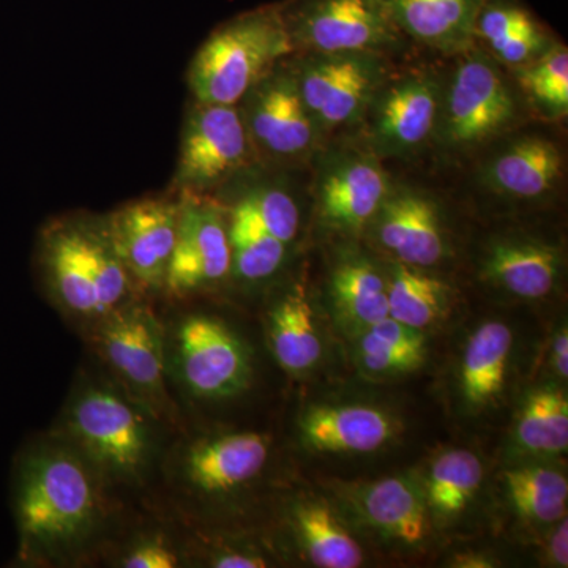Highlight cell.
Wrapping results in <instances>:
<instances>
[{
    "label": "cell",
    "mask_w": 568,
    "mask_h": 568,
    "mask_svg": "<svg viewBox=\"0 0 568 568\" xmlns=\"http://www.w3.org/2000/svg\"><path fill=\"white\" fill-rule=\"evenodd\" d=\"M106 484L69 444L54 436L22 459L17 519L22 552L39 562H65L103 528Z\"/></svg>",
    "instance_id": "6da1fadb"
},
{
    "label": "cell",
    "mask_w": 568,
    "mask_h": 568,
    "mask_svg": "<svg viewBox=\"0 0 568 568\" xmlns=\"http://www.w3.org/2000/svg\"><path fill=\"white\" fill-rule=\"evenodd\" d=\"M39 264L52 302L84 328L141 294L99 216L48 223L40 234Z\"/></svg>",
    "instance_id": "7a4b0ae2"
},
{
    "label": "cell",
    "mask_w": 568,
    "mask_h": 568,
    "mask_svg": "<svg viewBox=\"0 0 568 568\" xmlns=\"http://www.w3.org/2000/svg\"><path fill=\"white\" fill-rule=\"evenodd\" d=\"M155 417L115 384L84 381L74 388L59 424L69 444L106 487L141 485L155 459Z\"/></svg>",
    "instance_id": "3957f363"
},
{
    "label": "cell",
    "mask_w": 568,
    "mask_h": 568,
    "mask_svg": "<svg viewBox=\"0 0 568 568\" xmlns=\"http://www.w3.org/2000/svg\"><path fill=\"white\" fill-rule=\"evenodd\" d=\"M294 52L278 6L246 11L216 28L190 63L194 102L239 104L246 92Z\"/></svg>",
    "instance_id": "277c9868"
},
{
    "label": "cell",
    "mask_w": 568,
    "mask_h": 568,
    "mask_svg": "<svg viewBox=\"0 0 568 568\" xmlns=\"http://www.w3.org/2000/svg\"><path fill=\"white\" fill-rule=\"evenodd\" d=\"M115 383L153 417L173 416L168 394L166 327L140 297L85 328Z\"/></svg>",
    "instance_id": "5b68a950"
},
{
    "label": "cell",
    "mask_w": 568,
    "mask_h": 568,
    "mask_svg": "<svg viewBox=\"0 0 568 568\" xmlns=\"http://www.w3.org/2000/svg\"><path fill=\"white\" fill-rule=\"evenodd\" d=\"M168 373L186 394L203 402L233 398L248 388L253 362L248 346L220 317L182 316L168 334Z\"/></svg>",
    "instance_id": "8992f818"
},
{
    "label": "cell",
    "mask_w": 568,
    "mask_h": 568,
    "mask_svg": "<svg viewBox=\"0 0 568 568\" xmlns=\"http://www.w3.org/2000/svg\"><path fill=\"white\" fill-rule=\"evenodd\" d=\"M294 51H398L406 37L383 0H284L278 3Z\"/></svg>",
    "instance_id": "52a82bcc"
},
{
    "label": "cell",
    "mask_w": 568,
    "mask_h": 568,
    "mask_svg": "<svg viewBox=\"0 0 568 568\" xmlns=\"http://www.w3.org/2000/svg\"><path fill=\"white\" fill-rule=\"evenodd\" d=\"M517 114V99L496 62L474 52L443 88L435 138L446 149L466 151L506 132Z\"/></svg>",
    "instance_id": "ba28073f"
},
{
    "label": "cell",
    "mask_w": 568,
    "mask_h": 568,
    "mask_svg": "<svg viewBox=\"0 0 568 568\" xmlns=\"http://www.w3.org/2000/svg\"><path fill=\"white\" fill-rule=\"evenodd\" d=\"M293 73L320 130L361 121L387 81L386 62L376 52H310Z\"/></svg>",
    "instance_id": "9c48e42d"
},
{
    "label": "cell",
    "mask_w": 568,
    "mask_h": 568,
    "mask_svg": "<svg viewBox=\"0 0 568 568\" xmlns=\"http://www.w3.org/2000/svg\"><path fill=\"white\" fill-rule=\"evenodd\" d=\"M252 153L237 104L194 102L183 122L173 189L207 194L242 170Z\"/></svg>",
    "instance_id": "30bf717a"
},
{
    "label": "cell",
    "mask_w": 568,
    "mask_h": 568,
    "mask_svg": "<svg viewBox=\"0 0 568 568\" xmlns=\"http://www.w3.org/2000/svg\"><path fill=\"white\" fill-rule=\"evenodd\" d=\"M178 239L163 293L189 297L233 274L230 226L222 205L201 193L179 194Z\"/></svg>",
    "instance_id": "8fae6325"
},
{
    "label": "cell",
    "mask_w": 568,
    "mask_h": 568,
    "mask_svg": "<svg viewBox=\"0 0 568 568\" xmlns=\"http://www.w3.org/2000/svg\"><path fill=\"white\" fill-rule=\"evenodd\" d=\"M246 133L253 151L275 160L297 159L313 148L320 126L306 110L293 69L282 62L241 100Z\"/></svg>",
    "instance_id": "7c38bea8"
},
{
    "label": "cell",
    "mask_w": 568,
    "mask_h": 568,
    "mask_svg": "<svg viewBox=\"0 0 568 568\" xmlns=\"http://www.w3.org/2000/svg\"><path fill=\"white\" fill-rule=\"evenodd\" d=\"M112 246L140 293H163L178 239L179 201L148 197L104 216Z\"/></svg>",
    "instance_id": "4fadbf2b"
},
{
    "label": "cell",
    "mask_w": 568,
    "mask_h": 568,
    "mask_svg": "<svg viewBox=\"0 0 568 568\" xmlns=\"http://www.w3.org/2000/svg\"><path fill=\"white\" fill-rule=\"evenodd\" d=\"M443 88L428 71H413L384 82L365 114L373 153L407 155L435 136Z\"/></svg>",
    "instance_id": "5bb4252c"
},
{
    "label": "cell",
    "mask_w": 568,
    "mask_h": 568,
    "mask_svg": "<svg viewBox=\"0 0 568 568\" xmlns=\"http://www.w3.org/2000/svg\"><path fill=\"white\" fill-rule=\"evenodd\" d=\"M271 455V439L257 432L197 437L179 448L173 473L179 487L200 496H220L261 476Z\"/></svg>",
    "instance_id": "9a60e30c"
},
{
    "label": "cell",
    "mask_w": 568,
    "mask_h": 568,
    "mask_svg": "<svg viewBox=\"0 0 568 568\" xmlns=\"http://www.w3.org/2000/svg\"><path fill=\"white\" fill-rule=\"evenodd\" d=\"M390 189L375 153H336L317 182L321 219L346 233L364 230L375 219Z\"/></svg>",
    "instance_id": "2e32d148"
},
{
    "label": "cell",
    "mask_w": 568,
    "mask_h": 568,
    "mask_svg": "<svg viewBox=\"0 0 568 568\" xmlns=\"http://www.w3.org/2000/svg\"><path fill=\"white\" fill-rule=\"evenodd\" d=\"M373 222L377 241L398 263L424 268L446 256L439 207L424 193L390 189Z\"/></svg>",
    "instance_id": "e0dca14e"
},
{
    "label": "cell",
    "mask_w": 568,
    "mask_h": 568,
    "mask_svg": "<svg viewBox=\"0 0 568 568\" xmlns=\"http://www.w3.org/2000/svg\"><path fill=\"white\" fill-rule=\"evenodd\" d=\"M394 418L364 405L310 407L301 418L305 444L327 454H368L386 446L395 436Z\"/></svg>",
    "instance_id": "ac0fdd59"
},
{
    "label": "cell",
    "mask_w": 568,
    "mask_h": 568,
    "mask_svg": "<svg viewBox=\"0 0 568 568\" xmlns=\"http://www.w3.org/2000/svg\"><path fill=\"white\" fill-rule=\"evenodd\" d=\"M396 29L437 51H469L484 0H383Z\"/></svg>",
    "instance_id": "d6986e66"
},
{
    "label": "cell",
    "mask_w": 568,
    "mask_h": 568,
    "mask_svg": "<svg viewBox=\"0 0 568 568\" xmlns=\"http://www.w3.org/2000/svg\"><path fill=\"white\" fill-rule=\"evenodd\" d=\"M562 254L532 239L508 237L489 246L484 275L489 283L521 298L547 297L558 283Z\"/></svg>",
    "instance_id": "ffe728a7"
},
{
    "label": "cell",
    "mask_w": 568,
    "mask_h": 568,
    "mask_svg": "<svg viewBox=\"0 0 568 568\" xmlns=\"http://www.w3.org/2000/svg\"><path fill=\"white\" fill-rule=\"evenodd\" d=\"M564 156L544 136H525L497 153L487 168V183L497 193L536 200L558 185Z\"/></svg>",
    "instance_id": "44dd1931"
},
{
    "label": "cell",
    "mask_w": 568,
    "mask_h": 568,
    "mask_svg": "<svg viewBox=\"0 0 568 568\" xmlns=\"http://www.w3.org/2000/svg\"><path fill=\"white\" fill-rule=\"evenodd\" d=\"M267 335L276 362L287 373L304 375L315 368L323 343L304 287L287 291L268 312Z\"/></svg>",
    "instance_id": "7402d4cb"
},
{
    "label": "cell",
    "mask_w": 568,
    "mask_h": 568,
    "mask_svg": "<svg viewBox=\"0 0 568 568\" xmlns=\"http://www.w3.org/2000/svg\"><path fill=\"white\" fill-rule=\"evenodd\" d=\"M362 504L366 519L376 529L403 544L416 545L428 532V504L410 478H384L369 485Z\"/></svg>",
    "instance_id": "603a6c76"
},
{
    "label": "cell",
    "mask_w": 568,
    "mask_h": 568,
    "mask_svg": "<svg viewBox=\"0 0 568 568\" xmlns=\"http://www.w3.org/2000/svg\"><path fill=\"white\" fill-rule=\"evenodd\" d=\"M336 315L347 328L364 332L388 317L387 276L364 257H347L331 278Z\"/></svg>",
    "instance_id": "cb8c5ba5"
},
{
    "label": "cell",
    "mask_w": 568,
    "mask_h": 568,
    "mask_svg": "<svg viewBox=\"0 0 568 568\" xmlns=\"http://www.w3.org/2000/svg\"><path fill=\"white\" fill-rule=\"evenodd\" d=\"M511 345L514 334L499 321L481 325L470 336L462 365V390L469 405H488L504 390Z\"/></svg>",
    "instance_id": "d4e9b609"
},
{
    "label": "cell",
    "mask_w": 568,
    "mask_h": 568,
    "mask_svg": "<svg viewBox=\"0 0 568 568\" xmlns=\"http://www.w3.org/2000/svg\"><path fill=\"white\" fill-rule=\"evenodd\" d=\"M388 317L424 332L443 320L450 287L420 267L396 263L387 276Z\"/></svg>",
    "instance_id": "484cf974"
},
{
    "label": "cell",
    "mask_w": 568,
    "mask_h": 568,
    "mask_svg": "<svg viewBox=\"0 0 568 568\" xmlns=\"http://www.w3.org/2000/svg\"><path fill=\"white\" fill-rule=\"evenodd\" d=\"M425 355L424 332L407 327L392 317L365 328L357 345L358 364L372 376L413 372L424 364Z\"/></svg>",
    "instance_id": "4316f807"
},
{
    "label": "cell",
    "mask_w": 568,
    "mask_h": 568,
    "mask_svg": "<svg viewBox=\"0 0 568 568\" xmlns=\"http://www.w3.org/2000/svg\"><path fill=\"white\" fill-rule=\"evenodd\" d=\"M294 525L306 555L315 566L355 568L364 562L361 545L324 504H301L294 510Z\"/></svg>",
    "instance_id": "83f0119b"
},
{
    "label": "cell",
    "mask_w": 568,
    "mask_h": 568,
    "mask_svg": "<svg viewBox=\"0 0 568 568\" xmlns=\"http://www.w3.org/2000/svg\"><path fill=\"white\" fill-rule=\"evenodd\" d=\"M511 504L530 521L558 523L567 517L568 481L558 469L523 466L504 473Z\"/></svg>",
    "instance_id": "f1b7e54d"
},
{
    "label": "cell",
    "mask_w": 568,
    "mask_h": 568,
    "mask_svg": "<svg viewBox=\"0 0 568 568\" xmlns=\"http://www.w3.org/2000/svg\"><path fill=\"white\" fill-rule=\"evenodd\" d=\"M484 478L480 459L469 450H448L437 457L426 478V504L433 514L450 518L462 514Z\"/></svg>",
    "instance_id": "f546056e"
},
{
    "label": "cell",
    "mask_w": 568,
    "mask_h": 568,
    "mask_svg": "<svg viewBox=\"0 0 568 568\" xmlns=\"http://www.w3.org/2000/svg\"><path fill=\"white\" fill-rule=\"evenodd\" d=\"M233 271L244 282H263L280 271L286 246L261 226L242 205L235 204L230 216Z\"/></svg>",
    "instance_id": "4dcf8cb0"
},
{
    "label": "cell",
    "mask_w": 568,
    "mask_h": 568,
    "mask_svg": "<svg viewBox=\"0 0 568 568\" xmlns=\"http://www.w3.org/2000/svg\"><path fill=\"white\" fill-rule=\"evenodd\" d=\"M517 443L536 455L562 454L568 447L567 396L556 388L532 392L519 410Z\"/></svg>",
    "instance_id": "1f68e13d"
},
{
    "label": "cell",
    "mask_w": 568,
    "mask_h": 568,
    "mask_svg": "<svg viewBox=\"0 0 568 568\" xmlns=\"http://www.w3.org/2000/svg\"><path fill=\"white\" fill-rule=\"evenodd\" d=\"M517 81L523 92L551 115L568 111V51L552 44L536 61L517 67Z\"/></svg>",
    "instance_id": "d6a6232c"
},
{
    "label": "cell",
    "mask_w": 568,
    "mask_h": 568,
    "mask_svg": "<svg viewBox=\"0 0 568 568\" xmlns=\"http://www.w3.org/2000/svg\"><path fill=\"white\" fill-rule=\"evenodd\" d=\"M237 204L284 245H290L298 233L301 213L297 203L278 186H257L250 190Z\"/></svg>",
    "instance_id": "836d02e7"
},
{
    "label": "cell",
    "mask_w": 568,
    "mask_h": 568,
    "mask_svg": "<svg viewBox=\"0 0 568 568\" xmlns=\"http://www.w3.org/2000/svg\"><path fill=\"white\" fill-rule=\"evenodd\" d=\"M115 566L122 568H178L182 558L170 538L162 534H148L133 541Z\"/></svg>",
    "instance_id": "e575fe53"
},
{
    "label": "cell",
    "mask_w": 568,
    "mask_h": 568,
    "mask_svg": "<svg viewBox=\"0 0 568 568\" xmlns=\"http://www.w3.org/2000/svg\"><path fill=\"white\" fill-rule=\"evenodd\" d=\"M212 567L216 568H260L267 567L264 558L250 555V552H224L212 559Z\"/></svg>",
    "instance_id": "d590c367"
},
{
    "label": "cell",
    "mask_w": 568,
    "mask_h": 568,
    "mask_svg": "<svg viewBox=\"0 0 568 568\" xmlns=\"http://www.w3.org/2000/svg\"><path fill=\"white\" fill-rule=\"evenodd\" d=\"M558 529L549 544V558L559 567L568 566V526L567 517L560 519Z\"/></svg>",
    "instance_id": "8d00e7d4"
},
{
    "label": "cell",
    "mask_w": 568,
    "mask_h": 568,
    "mask_svg": "<svg viewBox=\"0 0 568 568\" xmlns=\"http://www.w3.org/2000/svg\"><path fill=\"white\" fill-rule=\"evenodd\" d=\"M552 358H555V366L558 369V375L562 377L568 376V335L567 328H564L562 332L558 335L555 342V353H552Z\"/></svg>",
    "instance_id": "74e56055"
}]
</instances>
